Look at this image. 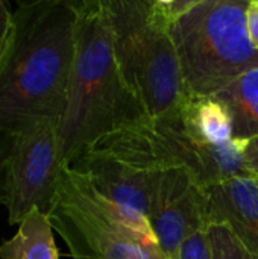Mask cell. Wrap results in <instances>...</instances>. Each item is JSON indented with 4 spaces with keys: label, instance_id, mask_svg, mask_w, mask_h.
I'll return each mask as SVG.
<instances>
[{
    "label": "cell",
    "instance_id": "ba28073f",
    "mask_svg": "<svg viewBox=\"0 0 258 259\" xmlns=\"http://www.w3.org/2000/svg\"><path fill=\"white\" fill-rule=\"evenodd\" d=\"M208 209V188L186 165L170 162L152 175L148 222L163 259L179 258L182 243L210 226Z\"/></svg>",
    "mask_w": 258,
    "mask_h": 259
},
{
    "label": "cell",
    "instance_id": "ac0fdd59",
    "mask_svg": "<svg viewBox=\"0 0 258 259\" xmlns=\"http://www.w3.org/2000/svg\"><path fill=\"white\" fill-rule=\"evenodd\" d=\"M243 161H245V168L249 173V176L258 181V135L245 141Z\"/></svg>",
    "mask_w": 258,
    "mask_h": 259
},
{
    "label": "cell",
    "instance_id": "8992f818",
    "mask_svg": "<svg viewBox=\"0 0 258 259\" xmlns=\"http://www.w3.org/2000/svg\"><path fill=\"white\" fill-rule=\"evenodd\" d=\"M49 219L73 259H163L158 244L134 231L71 167L62 170Z\"/></svg>",
    "mask_w": 258,
    "mask_h": 259
},
{
    "label": "cell",
    "instance_id": "3957f363",
    "mask_svg": "<svg viewBox=\"0 0 258 259\" xmlns=\"http://www.w3.org/2000/svg\"><path fill=\"white\" fill-rule=\"evenodd\" d=\"M114 56L128 94L149 118L176 111L187 93L167 21L154 0H106Z\"/></svg>",
    "mask_w": 258,
    "mask_h": 259
},
{
    "label": "cell",
    "instance_id": "5b68a950",
    "mask_svg": "<svg viewBox=\"0 0 258 259\" xmlns=\"http://www.w3.org/2000/svg\"><path fill=\"white\" fill-rule=\"evenodd\" d=\"M170 162L178 161L160 141L152 118L141 117L100 138L71 168L87 176L134 231L157 243L148 222L149 185L152 175Z\"/></svg>",
    "mask_w": 258,
    "mask_h": 259
},
{
    "label": "cell",
    "instance_id": "4fadbf2b",
    "mask_svg": "<svg viewBox=\"0 0 258 259\" xmlns=\"http://www.w3.org/2000/svg\"><path fill=\"white\" fill-rule=\"evenodd\" d=\"M0 259H59L49 215L38 209L29 212L15 235L0 244Z\"/></svg>",
    "mask_w": 258,
    "mask_h": 259
},
{
    "label": "cell",
    "instance_id": "277c9868",
    "mask_svg": "<svg viewBox=\"0 0 258 259\" xmlns=\"http://www.w3.org/2000/svg\"><path fill=\"white\" fill-rule=\"evenodd\" d=\"M246 0H196L169 27L187 96H214L258 67Z\"/></svg>",
    "mask_w": 258,
    "mask_h": 259
},
{
    "label": "cell",
    "instance_id": "9c48e42d",
    "mask_svg": "<svg viewBox=\"0 0 258 259\" xmlns=\"http://www.w3.org/2000/svg\"><path fill=\"white\" fill-rule=\"evenodd\" d=\"M152 121L167 152L186 165L205 188L234 178H251L243 161L245 143L236 140L222 144L201 141L187 132L176 111L161 118H152Z\"/></svg>",
    "mask_w": 258,
    "mask_h": 259
},
{
    "label": "cell",
    "instance_id": "ffe728a7",
    "mask_svg": "<svg viewBox=\"0 0 258 259\" xmlns=\"http://www.w3.org/2000/svg\"><path fill=\"white\" fill-rule=\"evenodd\" d=\"M252 256H254V255H252ZM254 259H258V256H254Z\"/></svg>",
    "mask_w": 258,
    "mask_h": 259
},
{
    "label": "cell",
    "instance_id": "7c38bea8",
    "mask_svg": "<svg viewBox=\"0 0 258 259\" xmlns=\"http://www.w3.org/2000/svg\"><path fill=\"white\" fill-rule=\"evenodd\" d=\"M233 118V140L245 143L258 135V67L243 73L214 94Z\"/></svg>",
    "mask_w": 258,
    "mask_h": 259
},
{
    "label": "cell",
    "instance_id": "e0dca14e",
    "mask_svg": "<svg viewBox=\"0 0 258 259\" xmlns=\"http://www.w3.org/2000/svg\"><path fill=\"white\" fill-rule=\"evenodd\" d=\"M14 26V11L11 9V5L5 0H0V62L5 56L11 32Z\"/></svg>",
    "mask_w": 258,
    "mask_h": 259
},
{
    "label": "cell",
    "instance_id": "8fae6325",
    "mask_svg": "<svg viewBox=\"0 0 258 259\" xmlns=\"http://www.w3.org/2000/svg\"><path fill=\"white\" fill-rule=\"evenodd\" d=\"M176 112L187 132L201 141L222 144L233 140L231 114L214 96H187Z\"/></svg>",
    "mask_w": 258,
    "mask_h": 259
},
{
    "label": "cell",
    "instance_id": "7a4b0ae2",
    "mask_svg": "<svg viewBox=\"0 0 258 259\" xmlns=\"http://www.w3.org/2000/svg\"><path fill=\"white\" fill-rule=\"evenodd\" d=\"M75 59L67 103L59 120L61 159L79 156L119 126L146 117L120 79L106 0H73Z\"/></svg>",
    "mask_w": 258,
    "mask_h": 259
},
{
    "label": "cell",
    "instance_id": "30bf717a",
    "mask_svg": "<svg viewBox=\"0 0 258 259\" xmlns=\"http://www.w3.org/2000/svg\"><path fill=\"white\" fill-rule=\"evenodd\" d=\"M211 223L227 225L243 246L258 256V182L252 178H234L208 188Z\"/></svg>",
    "mask_w": 258,
    "mask_h": 259
},
{
    "label": "cell",
    "instance_id": "5bb4252c",
    "mask_svg": "<svg viewBox=\"0 0 258 259\" xmlns=\"http://www.w3.org/2000/svg\"><path fill=\"white\" fill-rule=\"evenodd\" d=\"M213 259H254L237 235L222 223H211L207 228Z\"/></svg>",
    "mask_w": 258,
    "mask_h": 259
},
{
    "label": "cell",
    "instance_id": "9a60e30c",
    "mask_svg": "<svg viewBox=\"0 0 258 259\" xmlns=\"http://www.w3.org/2000/svg\"><path fill=\"white\" fill-rule=\"evenodd\" d=\"M178 259H213L211 244L208 240L207 229H202L190 235L182 243Z\"/></svg>",
    "mask_w": 258,
    "mask_h": 259
},
{
    "label": "cell",
    "instance_id": "44dd1931",
    "mask_svg": "<svg viewBox=\"0 0 258 259\" xmlns=\"http://www.w3.org/2000/svg\"><path fill=\"white\" fill-rule=\"evenodd\" d=\"M257 182H258V181H257Z\"/></svg>",
    "mask_w": 258,
    "mask_h": 259
},
{
    "label": "cell",
    "instance_id": "2e32d148",
    "mask_svg": "<svg viewBox=\"0 0 258 259\" xmlns=\"http://www.w3.org/2000/svg\"><path fill=\"white\" fill-rule=\"evenodd\" d=\"M12 146V135L0 129V205L6 203L8 190V159Z\"/></svg>",
    "mask_w": 258,
    "mask_h": 259
},
{
    "label": "cell",
    "instance_id": "52a82bcc",
    "mask_svg": "<svg viewBox=\"0 0 258 259\" xmlns=\"http://www.w3.org/2000/svg\"><path fill=\"white\" fill-rule=\"evenodd\" d=\"M64 168L59 120L41 121L12 135L5 203L11 226L20 225L33 209L49 215Z\"/></svg>",
    "mask_w": 258,
    "mask_h": 259
},
{
    "label": "cell",
    "instance_id": "d6986e66",
    "mask_svg": "<svg viewBox=\"0 0 258 259\" xmlns=\"http://www.w3.org/2000/svg\"><path fill=\"white\" fill-rule=\"evenodd\" d=\"M248 33L258 50V0H249L248 3Z\"/></svg>",
    "mask_w": 258,
    "mask_h": 259
},
{
    "label": "cell",
    "instance_id": "6da1fadb",
    "mask_svg": "<svg viewBox=\"0 0 258 259\" xmlns=\"http://www.w3.org/2000/svg\"><path fill=\"white\" fill-rule=\"evenodd\" d=\"M73 0L20 2L0 62V129L61 120L75 59Z\"/></svg>",
    "mask_w": 258,
    "mask_h": 259
}]
</instances>
